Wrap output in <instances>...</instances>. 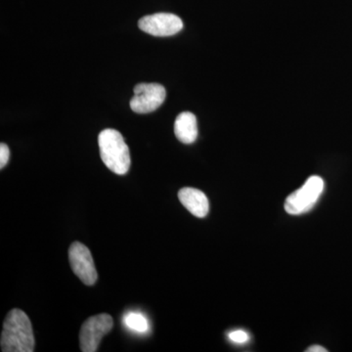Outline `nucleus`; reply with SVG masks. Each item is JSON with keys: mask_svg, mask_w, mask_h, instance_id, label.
Wrapping results in <instances>:
<instances>
[{"mask_svg": "<svg viewBox=\"0 0 352 352\" xmlns=\"http://www.w3.org/2000/svg\"><path fill=\"white\" fill-rule=\"evenodd\" d=\"M34 331L31 320L23 310L14 308L7 314L1 333L3 352H32L34 351Z\"/></svg>", "mask_w": 352, "mask_h": 352, "instance_id": "obj_1", "label": "nucleus"}, {"mask_svg": "<svg viewBox=\"0 0 352 352\" xmlns=\"http://www.w3.org/2000/svg\"><path fill=\"white\" fill-rule=\"evenodd\" d=\"M98 144L102 161L109 170L116 175H126L131 168V154L122 134L115 129H105L99 134Z\"/></svg>", "mask_w": 352, "mask_h": 352, "instance_id": "obj_2", "label": "nucleus"}, {"mask_svg": "<svg viewBox=\"0 0 352 352\" xmlns=\"http://www.w3.org/2000/svg\"><path fill=\"white\" fill-rule=\"evenodd\" d=\"M325 187L320 176H310L300 189L296 190L285 201V210L292 215L309 212L318 201Z\"/></svg>", "mask_w": 352, "mask_h": 352, "instance_id": "obj_3", "label": "nucleus"}, {"mask_svg": "<svg viewBox=\"0 0 352 352\" xmlns=\"http://www.w3.org/2000/svg\"><path fill=\"white\" fill-rule=\"evenodd\" d=\"M113 326V321L111 315L103 314L89 317L80 328V351L82 352L98 351L102 339L111 332Z\"/></svg>", "mask_w": 352, "mask_h": 352, "instance_id": "obj_4", "label": "nucleus"}, {"mask_svg": "<svg viewBox=\"0 0 352 352\" xmlns=\"http://www.w3.org/2000/svg\"><path fill=\"white\" fill-rule=\"evenodd\" d=\"M166 91L159 83H139L134 87V96L131 108L134 113H148L161 107L166 99Z\"/></svg>", "mask_w": 352, "mask_h": 352, "instance_id": "obj_5", "label": "nucleus"}, {"mask_svg": "<svg viewBox=\"0 0 352 352\" xmlns=\"http://www.w3.org/2000/svg\"><path fill=\"white\" fill-rule=\"evenodd\" d=\"M69 261L72 270L80 281L87 286L96 283L97 274L91 252L87 245L80 242H75L69 249Z\"/></svg>", "mask_w": 352, "mask_h": 352, "instance_id": "obj_6", "label": "nucleus"}, {"mask_svg": "<svg viewBox=\"0 0 352 352\" xmlns=\"http://www.w3.org/2000/svg\"><path fill=\"white\" fill-rule=\"evenodd\" d=\"M141 31L154 36H170L183 29V22L178 16L170 13H157L145 16L138 22Z\"/></svg>", "mask_w": 352, "mask_h": 352, "instance_id": "obj_7", "label": "nucleus"}, {"mask_svg": "<svg viewBox=\"0 0 352 352\" xmlns=\"http://www.w3.org/2000/svg\"><path fill=\"white\" fill-rule=\"evenodd\" d=\"M180 203L196 217H207L210 210L208 197L201 190L195 188H182L178 192Z\"/></svg>", "mask_w": 352, "mask_h": 352, "instance_id": "obj_8", "label": "nucleus"}, {"mask_svg": "<svg viewBox=\"0 0 352 352\" xmlns=\"http://www.w3.org/2000/svg\"><path fill=\"white\" fill-rule=\"evenodd\" d=\"M176 138L184 144H192L198 138V124L194 113L182 112L177 116L175 122Z\"/></svg>", "mask_w": 352, "mask_h": 352, "instance_id": "obj_9", "label": "nucleus"}, {"mask_svg": "<svg viewBox=\"0 0 352 352\" xmlns=\"http://www.w3.org/2000/svg\"><path fill=\"white\" fill-rule=\"evenodd\" d=\"M124 323L132 331L138 333L147 332L148 327H149L147 319L138 312H129V314H126L124 317Z\"/></svg>", "mask_w": 352, "mask_h": 352, "instance_id": "obj_10", "label": "nucleus"}, {"mask_svg": "<svg viewBox=\"0 0 352 352\" xmlns=\"http://www.w3.org/2000/svg\"><path fill=\"white\" fill-rule=\"evenodd\" d=\"M228 338L234 344H245L250 339L248 333L243 330L233 331V332L229 333Z\"/></svg>", "mask_w": 352, "mask_h": 352, "instance_id": "obj_11", "label": "nucleus"}, {"mask_svg": "<svg viewBox=\"0 0 352 352\" xmlns=\"http://www.w3.org/2000/svg\"><path fill=\"white\" fill-rule=\"evenodd\" d=\"M9 157H10V150H9L8 146L1 143L0 144V168L1 170L8 163Z\"/></svg>", "mask_w": 352, "mask_h": 352, "instance_id": "obj_12", "label": "nucleus"}, {"mask_svg": "<svg viewBox=\"0 0 352 352\" xmlns=\"http://www.w3.org/2000/svg\"><path fill=\"white\" fill-rule=\"evenodd\" d=\"M327 349H324L323 346H312L310 347H308V349H307V352H327Z\"/></svg>", "mask_w": 352, "mask_h": 352, "instance_id": "obj_13", "label": "nucleus"}]
</instances>
